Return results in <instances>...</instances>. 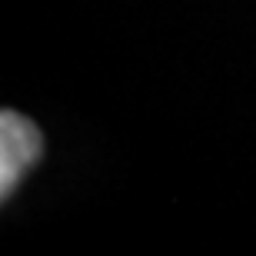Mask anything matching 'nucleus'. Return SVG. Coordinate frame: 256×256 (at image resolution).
I'll list each match as a JSON object with an SVG mask.
<instances>
[{
  "label": "nucleus",
  "mask_w": 256,
  "mask_h": 256,
  "mask_svg": "<svg viewBox=\"0 0 256 256\" xmlns=\"http://www.w3.org/2000/svg\"><path fill=\"white\" fill-rule=\"evenodd\" d=\"M44 136L24 114L4 110L0 114V196H10V190L24 180V173L40 160Z\"/></svg>",
  "instance_id": "obj_1"
}]
</instances>
